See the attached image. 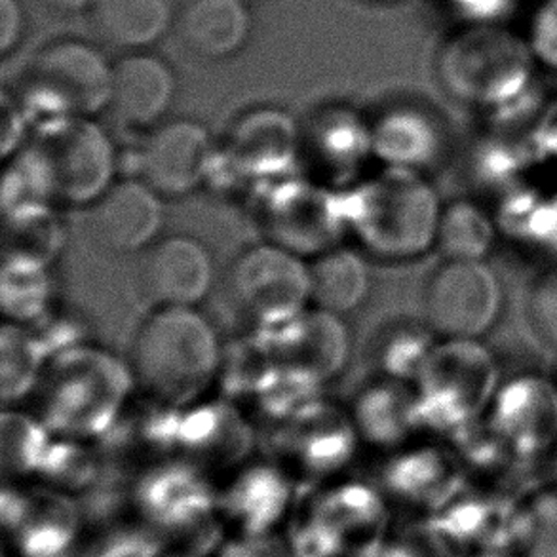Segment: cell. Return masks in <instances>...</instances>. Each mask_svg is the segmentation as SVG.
Wrapping results in <instances>:
<instances>
[{
    "label": "cell",
    "mask_w": 557,
    "mask_h": 557,
    "mask_svg": "<svg viewBox=\"0 0 557 557\" xmlns=\"http://www.w3.org/2000/svg\"><path fill=\"white\" fill-rule=\"evenodd\" d=\"M498 228L482 203L460 198L445 203L436 248L451 261H485L497 244Z\"/></svg>",
    "instance_id": "obj_21"
},
{
    "label": "cell",
    "mask_w": 557,
    "mask_h": 557,
    "mask_svg": "<svg viewBox=\"0 0 557 557\" xmlns=\"http://www.w3.org/2000/svg\"><path fill=\"white\" fill-rule=\"evenodd\" d=\"M210 286V253L187 236L152 244L137 267V295L152 310L195 309Z\"/></svg>",
    "instance_id": "obj_10"
},
{
    "label": "cell",
    "mask_w": 557,
    "mask_h": 557,
    "mask_svg": "<svg viewBox=\"0 0 557 557\" xmlns=\"http://www.w3.org/2000/svg\"><path fill=\"white\" fill-rule=\"evenodd\" d=\"M299 149V132L294 121L272 109H259L242 116L228 137V154L248 175L284 172Z\"/></svg>",
    "instance_id": "obj_16"
},
{
    "label": "cell",
    "mask_w": 557,
    "mask_h": 557,
    "mask_svg": "<svg viewBox=\"0 0 557 557\" xmlns=\"http://www.w3.org/2000/svg\"><path fill=\"white\" fill-rule=\"evenodd\" d=\"M249 29L246 0H185L177 17L183 45L206 60H223L238 52Z\"/></svg>",
    "instance_id": "obj_17"
},
{
    "label": "cell",
    "mask_w": 557,
    "mask_h": 557,
    "mask_svg": "<svg viewBox=\"0 0 557 557\" xmlns=\"http://www.w3.org/2000/svg\"><path fill=\"white\" fill-rule=\"evenodd\" d=\"M25 137V116L10 94H2V157L8 159L12 152L20 151Z\"/></svg>",
    "instance_id": "obj_28"
},
{
    "label": "cell",
    "mask_w": 557,
    "mask_h": 557,
    "mask_svg": "<svg viewBox=\"0 0 557 557\" xmlns=\"http://www.w3.org/2000/svg\"><path fill=\"white\" fill-rule=\"evenodd\" d=\"M444 206L422 172L388 166L356 196L350 225L373 256L413 261L436 248Z\"/></svg>",
    "instance_id": "obj_2"
},
{
    "label": "cell",
    "mask_w": 557,
    "mask_h": 557,
    "mask_svg": "<svg viewBox=\"0 0 557 557\" xmlns=\"http://www.w3.org/2000/svg\"><path fill=\"white\" fill-rule=\"evenodd\" d=\"M29 147L45 166L55 202L90 206L113 185V145L90 119L40 122Z\"/></svg>",
    "instance_id": "obj_5"
},
{
    "label": "cell",
    "mask_w": 557,
    "mask_h": 557,
    "mask_svg": "<svg viewBox=\"0 0 557 557\" xmlns=\"http://www.w3.org/2000/svg\"><path fill=\"white\" fill-rule=\"evenodd\" d=\"M141 182L160 196L193 193L210 174L213 144L203 126L175 121L152 132L141 152Z\"/></svg>",
    "instance_id": "obj_12"
},
{
    "label": "cell",
    "mask_w": 557,
    "mask_h": 557,
    "mask_svg": "<svg viewBox=\"0 0 557 557\" xmlns=\"http://www.w3.org/2000/svg\"><path fill=\"white\" fill-rule=\"evenodd\" d=\"M175 96V76L164 61L132 53L113 67L111 109L132 128H147L166 113Z\"/></svg>",
    "instance_id": "obj_14"
},
{
    "label": "cell",
    "mask_w": 557,
    "mask_h": 557,
    "mask_svg": "<svg viewBox=\"0 0 557 557\" xmlns=\"http://www.w3.org/2000/svg\"><path fill=\"white\" fill-rule=\"evenodd\" d=\"M231 297L256 324L289 325L312 301L309 264L274 242L246 249L231 271Z\"/></svg>",
    "instance_id": "obj_8"
},
{
    "label": "cell",
    "mask_w": 557,
    "mask_h": 557,
    "mask_svg": "<svg viewBox=\"0 0 557 557\" xmlns=\"http://www.w3.org/2000/svg\"><path fill=\"white\" fill-rule=\"evenodd\" d=\"M61 226L50 206L4 213V261L45 264L60 253Z\"/></svg>",
    "instance_id": "obj_22"
},
{
    "label": "cell",
    "mask_w": 557,
    "mask_h": 557,
    "mask_svg": "<svg viewBox=\"0 0 557 557\" xmlns=\"http://www.w3.org/2000/svg\"><path fill=\"white\" fill-rule=\"evenodd\" d=\"M525 318L535 339L557 352V269L544 271L531 282Z\"/></svg>",
    "instance_id": "obj_26"
},
{
    "label": "cell",
    "mask_w": 557,
    "mask_h": 557,
    "mask_svg": "<svg viewBox=\"0 0 557 557\" xmlns=\"http://www.w3.org/2000/svg\"><path fill=\"white\" fill-rule=\"evenodd\" d=\"M422 302L437 337L482 341L498 322L505 294L485 261L444 259L426 280Z\"/></svg>",
    "instance_id": "obj_7"
},
{
    "label": "cell",
    "mask_w": 557,
    "mask_h": 557,
    "mask_svg": "<svg viewBox=\"0 0 557 557\" xmlns=\"http://www.w3.org/2000/svg\"><path fill=\"white\" fill-rule=\"evenodd\" d=\"M113 67L106 58L81 40H60L46 46L23 76V111L42 122L63 116L91 119L111 106Z\"/></svg>",
    "instance_id": "obj_4"
},
{
    "label": "cell",
    "mask_w": 557,
    "mask_h": 557,
    "mask_svg": "<svg viewBox=\"0 0 557 557\" xmlns=\"http://www.w3.org/2000/svg\"><path fill=\"white\" fill-rule=\"evenodd\" d=\"M419 376L430 417L455 429L490 413L503 384L495 356L478 339H444Z\"/></svg>",
    "instance_id": "obj_6"
},
{
    "label": "cell",
    "mask_w": 557,
    "mask_h": 557,
    "mask_svg": "<svg viewBox=\"0 0 557 557\" xmlns=\"http://www.w3.org/2000/svg\"><path fill=\"white\" fill-rule=\"evenodd\" d=\"M23 10L20 0H0V52H12L23 35Z\"/></svg>",
    "instance_id": "obj_30"
},
{
    "label": "cell",
    "mask_w": 557,
    "mask_h": 557,
    "mask_svg": "<svg viewBox=\"0 0 557 557\" xmlns=\"http://www.w3.org/2000/svg\"><path fill=\"white\" fill-rule=\"evenodd\" d=\"M335 215L330 200L317 187H292L272 206L271 225L274 244L292 249L297 256L305 251L322 253L333 248Z\"/></svg>",
    "instance_id": "obj_18"
},
{
    "label": "cell",
    "mask_w": 557,
    "mask_h": 557,
    "mask_svg": "<svg viewBox=\"0 0 557 557\" xmlns=\"http://www.w3.org/2000/svg\"><path fill=\"white\" fill-rule=\"evenodd\" d=\"M493 429L518 451L557 444V384L528 375L500 384L490 409Z\"/></svg>",
    "instance_id": "obj_13"
},
{
    "label": "cell",
    "mask_w": 557,
    "mask_h": 557,
    "mask_svg": "<svg viewBox=\"0 0 557 557\" xmlns=\"http://www.w3.org/2000/svg\"><path fill=\"white\" fill-rule=\"evenodd\" d=\"M465 23H503L513 0H451Z\"/></svg>",
    "instance_id": "obj_29"
},
{
    "label": "cell",
    "mask_w": 557,
    "mask_h": 557,
    "mask_svg": "<svg viewBox=\"0 0 557 557\" xmlns=\"http://www.w3.org/2000/svg\"><path fill=\"white\" fill-rule=\"evenodd\" d=\"M91 10L99 35L121 48L157 42L172 22L170 0H94Z\"/></svg>",
    "instance_id": "obj_20"
},
{
    "label": "cell",
    "mask_w": 557,
    "mask_h": 557,
    "mask_svg": "<svg viewBox=\"0 0 557 557\" xmlns=\"http://www.w3.org/2000/svg\"><path fill=\"white\" fill-rule=\"evenodd\" d=\"M42 350L20 325L2 330V398L20 399L37 384L42 370Z\"/></svg>",
    "instance_id": "obj_23"
},
{
    "label": "cell",
    "mask_w": 557,
    "mask_h": 557,
    "mask_svg": "<svg viewBox=\"0 0 557 557\" xmlns=\"http://www.w3.org/2000/svg\"><path fill=\"white\" fill-rule=\"evenodd\" d=\"M557 445V444H556Z\"/></svg>",
    "instance_id": "obj_33"
},
{
    "label": "cell",
    "mask_w": 557,
    "mask_h": 557,
    "mask_svg": "<svg viewBox=\"0 0 557 557\" xmlns=\"http://www.w3.org/2000/svg\"><path fill=\"white\" fill-rule=\"evenodd\" d=\"M523 37L536 67L557 73V0H541L536 4Z\"/></svg>",
    "instance_id": "obj_27"
},
{
    "label": "cell",
    "mask_w": 557,
    "mask_h": 557,
    "mask_svg": "<svg viewBox=\"0 0 557 557\" xmlns=\"http://www.w3.org/2000/svg\"><path fill=\"white\" fill-rule=\"evenodd\" d=\"M536 63L523 35L503 23H465L437 50L442 90L462 106L498 111L528 94Z\"/></svg>",
    "instance_id": "obj_1"
},
{
    "label": "cell",
    "mask_w": 557,
    "mask_h": 557,
    "mask_svg": "<svg viewBox=\"0 0 557 557\" xmlns=\"http://www.w3.org/2000/svg\"><path fill=\"white\" fill-rule=\"evenodd\" d=\"M50 282L45 264L4 261L2 307L14 322H27L46 309Z\"/></svg>",
    "instance_id": "obj_24"
},
{
    "label": "cell",
    "mask_w": 557,
    "mask_h": 557,
    "mask_svg": "<svg viewBox=\"0 0 557 557\" xmlns=\"http://www.w3.org/2000/svg\"><path fill=\"white\" fill-rule=\"evenodd\" d=\"M554 381H556V384H557V373H556V376H554Z\"/></svg>",
    "instance_id": "obj_32"
},
{
    "label": "cell",
    "mask_w": 557,
    "mask_h": 557,
    "mask_svg": "<svg viewBox=\"0 0 557 557\" xmlns=\"http://www.w3.org/2000/svg\"><path fill=\"white\" fill-rule=\"evenodd\" d=\"M523 557H557V490L533 498L520 525Z\"/></svg>",
    "instance_id": "obj_25"
},
{
    "label": "cell",
    "mask_w": 557,
    "mask_h": 557,
    "mask_svg": "<svg viewBox=\"0 0 557 557\" xmlns=\"http://www.w3.org/2000/svg\"><path fill=\"white\" fill-rule=\"evenodd\" d=\"M40 2L45 7L60 10V12H78V10L94 4V0H40Z\"/></svg>",
    "instance_id": "obj_31"
},
{
    "label": "cell",
    "mask_w": 557,
    "mask_h": 557,
    "mask_svg": "<svg viewBox=\"0 0 557 557\" xmlns=\"http://www.w3.org/2000/svg\"><path fill=\"white\" fill-rule=\"evenodd\" d=\"M162 226V203L145 182L113 183L90 203L86 228L98 248L134 253L152 246Z\"/></svg>",
    "instance_id": "obj_11"
},
{
    "label": "cell",
    "mask_w": 557,
    "mask_h": 557,
    "mask_svg": "<svg viewBox=\"0 0 557 557\" xmlns=\"http://www.w3.org/2000/svg\"><path fill=\"white\" fill-rule=\"evenodd\" d=\"M218 366L215 332L195 309L152 310L132 345V375L166 404H185L202 394Z\"/></svg>",
    "instance_id": "obj_3"
},
{
    "label": "cell",
    "mask_w": 557,
    "mask_h": 557,
    "mask_svg": "<svg viewBox=\"0 0 557 557\" xmlns=\"http://www.w3.org/2000/svg\"><path fill=\"white\" fill-rule=\"evenodd\" d=\"M373 151L392 168L422 172L445 151V129L436 114L422 107H398L371 129Z\"/></svg>",
    "instance_id": "obj_15"
},
{
    "label": "cell",
    "mask_w": 557,
    "mask_h": 557,
    "mask_svg": "<svg viewBox=\"0 0 557 557\" xmlns=\"http://www.w3.org/2000/svg\"><path fill=\"white\" fill-rule=\"evenodd\" d=\"M309 269L310 297L324 312L343 314L355 310L368 297L370 272L356 251L325 249Z\"/></svg>",
    "instance_id": "obj_19"
},
{
    "label": "cell",
    "mask_w": 557,
    "mask_h": 557,
    "mask_svg": "<svg viewBox=\"0 0 557 557\" xmlns=\"http://www.w3.org/2000/svg\"><path fill=\"white\" fill-rule=\"evenodd\" d=\"M124 392L122 373L106 355L71 356L52 370L46 394L48 421L73 434H94L113 417Z\"/></svg>",
    "instance_id": "obj_9"
}]
</instances>
